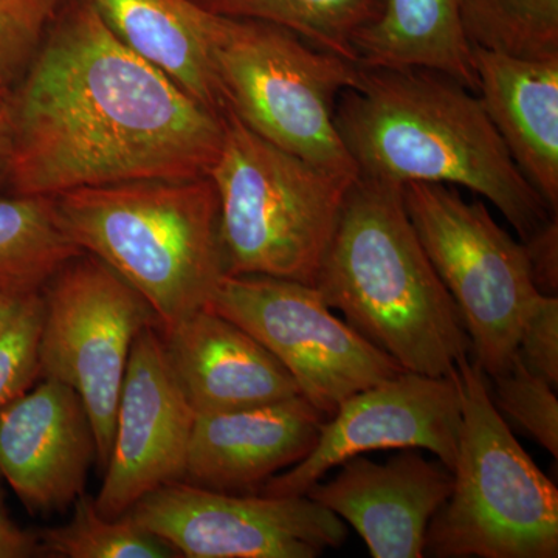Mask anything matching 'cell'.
Wrapping results in <instances>:
<instances>
[{
    "label": "cell",
    "instance_id": "9a60e30c",
    "mask_svg": "<svg viewBox=\"0 0 558 558\" xmlns=\"http://www.w3.org/2000/svg\"><path fill=\"white\" fill-rule=\"evenodd\" d=\"M322 480L307 497L357 531L374 558H421L433 517L449 498L453 472L416 449L400 450L385 464L357 454Z\"/></svg>",
    "mask_w": 558,
    "mask_h": 558
},
{
    "label": "cell",
    "instance_id": "7c38bea8",
    "mask_svg": "<svg viewBox=\"0 0 558 558\" xmlns=\"http://www.w3.org/2000/svg\"><path fill=\"white\" fill-rule=\"evenodd\" d=\"M461 422L458 369L439 377L403 371L344 400L323 424L314 450L267 481L259 494L306 495L329 470L376 450H428L453 472Z\"/></svg>",
    "mask_w": 558,
    "mask_h": 558
},
{
    "label": "cell",
    "instance_id": "f546056e",
    "mask_svg": "<svg viewBox=\"0 0 558 558\" xmlns=\"http://www.w3.org/2000/svg\"><path fill=\"white\" fill-rule=\"evenodd\" d=\"M46 557L38 532L22 529L11 520L5 492L0 486V558Z\"/></svg>",
    "mask_w": 558,
    "mask_h": 558
},
{
    "label": "cell",
    "instance_id": "7a4b0ae2",
    "mask_svg": "<svg viewBox=\"0 0 558 558\" xmlns=\"http://www.w3.org/2000/svg\"><path fill=\"white\" fill-rule=\"evenodd\" d=\"M336 128L359 175L470 190L520 241L557 215L510 157L478 94L436 70L362 64L337 101Z\"/></svg>",
    "mask_w": 558,
    "mask_h": 558
},
{
    "label": "cell",
    "instance_id": "d6986e66",
    "mask_svg": "<svg viewBox=\"0 0 558 558\" xmlns=\"http://www.w3.org/2000/svg\"><path fill=\"white\" fill-rule=\"evenodd\" d=\"M142 60L215 112H226L211 60L213 13L196 0H87Z\"/></svg>",
    "mask_w": 558,
    "mask_h": 558
},
{
    "label": "cell",
    "instance_id": "5bb4252c",
    "mask_svg": "<svg viewBox=\"0 0 558 558\" xmlns=\"http://www.w3.org/2000/svg\"><path fill=\"white\" fill-rule=\"evenodd\" d=\"M39 380L0 409V475L36 517L72 508L97 461L78 392L60 380Z\"/></svg>",
    "mask_w": 558,
    "mask_h": 558
},
{
    "label": "cell",
    "instance_id": "1f68e13d",
    "mask_svg": "<svg viewBox=\"0 0 558 558\" xmlns=\"http://www.w3.org/2000/svg\"><path fill=\"white\" fill-rule=\"evenodd\" d=\"M27 295V293H25ZM25 295H14V293H0V329L10 322L14 312L20 307L22 299Z\"/></svg>",
    "mask_w": 558,
    "mask_h": 558
},
{
    "label": "cell",
    "instance_id": "277c9868",
    "mask_svg": "<svg viewBox=\"0 0 558 558\" xmlns=\"http://www.w3.org/2000/svg\"><path fill=\"white\" fill-rule=\"evenodd\" d=\"M54 199L70 238L148 301L159 329L208 307L227 275L208 175L135 180Z\"/></svg>",
    "mask_w": 558,
    "mask_h": 558
},
{
    "label": "cell",
    "instance_id": "7402d4cb",
    "mask_svg": "<svg viewBox=\"0 0 558 558\" xmlns=\"http://www.w3.org/2000/svg\"><path fill=\"white\" fill-rule=\"evenodd\" d=\"M211 13L279 25L319 50L359 62L355 40L376 24L385 0H196Z\"/></svg>",
    "mask_w": 558,
    "mask_h": 558
},
{
    "label": "cell",
    "instance_id": "4fadbf2b",
    "mask_svg": "<svg viewBox=\"0 0 558 558\" xmlns=\"http://www.w3.org/2000/svg\"><path fill=\"white\" fill-rule=\"evenodd\" d=\"M196 413L168 360L159 326L132 344L100 492L101 515L119 519L150 492L185 478Z\"/></svg>",
    "mask_w": 558,
    "mask_h": 558
},
{
    "label": "cell",
    "instance_id": "44dd1931",
    "mask_svg": "<svg viewBox=\"0 0 558 558\" xmlns=\"http://www.w3.org/2000/svg\"><path fill=\"white\" fill-rule=\"evenodd\" d=\"M83 253L65 230L53 196L0 197V293L40 292Z\"/></svg>",
    "mask_w": 558,
    "mask_h": 558
},
{
    "label": "cell",
    "instance_id": "9c48e42d",
    "mask_svg": "<svg viewBox=\"0 0 558 558\" xmlns=\"http://www.w3.org/2000/svg\"><path fill=\"white\" fill-rule=\"evenodd\" d=\"M40 296L39 379L60 380L78 392L94 427L97 464L105 470L132 344L159 319L137 290L89 253L61 267Z\"/></svg>",
    "mask_w": 558,
    "mask_h": 558
},
{
    "label": "cell",
    "instance_id": "52a82bcc",
    "mask_svg": "<svg viewBox=\"0 0 558 558\" xmlns=\"http://www.w3.org/2000/svg\"><path fill=\"white\" fill-rule=\"evenodd\" d=\"M209 44L226 110L278 148L357 178L337 132L336 108L357 84L360 62L319 50L279 25L215 13Z\"/></svg>",
    "mask_w": 558,
    "mask_h": 558
},
{
    "label": "cell",
    "instance_id": "484cf974",
    "mask_svg": "<svg viewBox=\"0 0 558 558\" xmlns=\"http://www.w3.org/2000/svg\"><path fill=\"white\" fill-rule=\"evenodd\" d=\"M43 311L40 292L27 293L10 322L0 329V409L39 380Z\"/></svg>",
    "mask_w": 558,
    "mask_h": 558
},
{
    "label": "cell",
    "instance_id": "3957f363",
    "mask_svg": "<svg viewBox=\"0 0 558 558\" xmlns=\"http://www.w3.org/2000/svg\"><path fill=\"white\" fill-rule=\"evenodd\" d=\"M314 288L405 371L449 376L472 352L461 312L418 240L400 183L365 175L352 182Z\"/></svg>",
    "mask_w": 558,
    "mask_h": 558
},
{
    "label": "cell",
    "instance_id": "4316f807",
    "mask_svg": "<svg viewBox=\"0 0 558 558\" xmlns=\"http://www.w3.org/2000/svg\"><path fill=\"white\" fill-rule=\"evenodd\" d=\"M62 0H0V78L11 83L38 53Z\"/></svg>",
    "mask_w": 558,
    "mask_h": 558
},
{
    "label": "cell",
    "instance_id": "4dcf8cb0",
    "mask_svg": "<svg viewBox=\"0 0 558 558\" xmlns=\"http://www.w3.org/2000/svg\"><path fill=\"white\" fill-rule=\"evenodd\" d=\"M11 156V130L10 123L0 121V183L9 180V167Z\"/></svg>",
    "mask_w": 558,
    "mask_h": 558
},
{
    "label": "cell",
    "instance_id": "f1b7e54d",
    "mask_svg": "<svg viewBox=\"0 0 558 558\" xmlns=\"http://www.w3.org/2000/svg\"><path fill=\"white\" fill-rule=\"evenodd\" d=\"M520 242L535 289L545 295H558V216H550Z\"/></svg>",
    "mask_w": 558,
    "mask_h": 558
},
{
    "label": "cell",
    "instance_id": "cb8c5ba5",
    "mask_svg": "<svg viewBox=\"0 0 558 558\" xmlns=\"http://www.w3.org/2000/svg\"><path fill=\"white\" fill-rule=\"evenodd\" d=\"M72 519L38 531L46 557L57 558H171L174 550L135 523L131 513L119 519L101 515L84 492L73 502Z\"/></svg>",
    "mask_w": 558,
    "mask_h": 558
},
{
    "label": "cell",
    "instance_id": "6da1fadb",
    "mask_svg": "<svg viewBox=\"0 0 558 558\" xmlns=\"http://www.w3.org/2000/svg\"><path fill=\"white\" fill-rule=\"evenodd\" d=\"M9 182L22 196L208 175L226 134L128 49L87 0L64 11L13 94Z\"/></svg>",
    "mask_w": 558,
    "mask_h": 558
},
{
    "label": "cell",
    "instance_id": "2e32d148",
    "mask_svg": "<svg viewBox=\"0 0 558 558\" xmlns=\"http://www.w3.org/2000/svg\"><path fill=\"white\" fill-rule=\"evenodd\" d=\"M326 421L301 395L250 409L196 414L183 481L227 494H259L267 481L314 450Z\"/></svg>",
    "mask_w": 558,
    "mask_h": 558
},
{
    "label": "cell",
    "instance_id": "e0dca14e",
    "mask_svg": "<svg viewBox=\"0 0 558 558\" xmlns=\"http://www.w3.org/2000/svg\"><path fill=\"white\" fill-rule=\"evenodd\" d=\"M159 330L196 414L250 409L300 395L299 385L269 349L209 307Z\"/></svg>",
    "mask_w": 558,
    "mask_h": 558
},
{
    "label": "cell",
    "instance_id": "ffe728a7",
    "mask_svg": "<svg viewBox=\"0 0 558 558\" xmlns=\"http://www.w3.org/2000/svg\"><path fill=\"white\" fill-rule=\"evenodd\" d=\"M355 50L360 64L432 69L478 90L458 0H385L379 21L360 33Z\"/></svg>",
    "mask_w": 558,
    "mask_h": 558
},
{
    "label": "cell",
    "instance_id": "8fae6325",
    "mask_svg": "<svg viewBox=\"0 0 558 558\" xmlns=\"http://www.w3.org/2000/svg\"><path fill=\"white\" fill-rule=\"evenodd\" d=\"M130 513L186 558H315L348 535L344 521L307 495L227 494L186 481L150 492Z\"/></svg>",
    "mask_w": 558,
    "mask_h": 558
},
{
    "label": "cell",
    "instance_id": "5b68a950",
    "mask_svg": "<svg viewBox=\"0 0 558 558\" xmlns=\"http://www.w3.org/2000/svg\"><path fill=\"white\" fill-rule=\"evenodd\" d=\"M222 148L208 172L218 193L227 275L314 286L352 182L278 148L223 112Z\"/></svg>",
    "mask_w": 558,
    "mask_h": 558
},
{
    "label": "cell",
    "instance_id": "83f0119b",
    "mask_svg": "<svg viewBox=\"0 0 558 558\" xmlns=\"http://www.w3.org/2000/svg\"><path fill=\"white\" fill-rule=\"evenodd\" d=\"M517 359L535 376L558 385V295L538 293L521 323Z\"/></svg>",
    "mask_w": 558,
    "mask_h": 558
},
{
    "label": "cell",
    "instance_id": "30bf717a",
    "mask_svg": "<svg viewBox=\"0 0 558 558\" xmlns=\"http://www.w3.org/2000/svg\"><path fill=\"white\" fill-rule=\"evenodd\" d=\"M209 310L269 349L326 417L363 389L403 373L391 355L341 322L314 286L266 275H226Z\"/></svg>",
    "mask_w": 558,
    "mask_h": 558
},
{
    "label": "cell",
    "instance_id": "ac0fdd59",
    "mask_svg": "<svg viewBox=\"0 0 558 558\" xmlns=\"http://www.w3.org/2000/svg\"><path fill=\"white\" fill-rule=\"evenodd\" d=\"M480 100L527 182L558 211V60L472 47Z\"/></svg>",
    "mask_w": 558,
    "mask_h": 558
},
{
    "label": "cell",
    "instance_id": "ba28073f",
    "mask_svg": "<svg viewBox=\"0 0 558 558\" xmlns=\"http://www.w3.org/2000/svg\"><path fill=\"white\" fill-rule=\"evenodd\" d=\"M403 204L436 274L461 312L473 362L488 379L512 365L521 323L538 295L523 244L457 186L407 183Z\"/></svg>",
    "mask_w": 558,
    "mask_h": 558
},
{
    "label": "cell",
    "instance_id": "8992f818",
    "mask_svg": "<svg viewBox=\"0 0 558 558\" xmlns=\"http://www.w3.org/2000/svg\"><path fill=\"white\" fill-rule=\"evenodd\" d=\"M462 422L453 488L433 517L424 556L556 558L558 490L513 436L469 357L457 366Z\"/></svg>",
    "mask_w": 558,
    "mask_h": 558
},
{
    "label": "cell",
    "instance_id": "d6a6232c",
    "mask_svg": "<svg viewBox=\"0 0 558 558\" xmlns=\"http://www.w3.org/2000/svg\"><path fill=\"white\" fill-rule=\"evenodd\" d=\"M11 100L13 92L10 90V84L0 78V121L10 123Z\"/></svg>",
    "mask_w": 558,
    "mask_h": 558
},
{
    "label": "cell",
    "instance_id": "d4e9b609",
    "mask_svg": "<svg viewBox=\"0 0 558 558\" xmlns=\"http://www.w3.org/2000/svg\"><path fill=\"white\" fill-rule=\"evenodd\" d=\"M492 380V400L502 418L557 459V388L524 368L517 355L510 368Z\"/></svg>",
    "mask_w": 558,
    "mask_h": 558
},
{
    "label": "cell",
    "instance_id": "603a6c76",
    "mask_svg": "<svg viewBox=\"0 0 558 558\" xmlns=\"http://www.w3.org/2000/svg\"><path fill=\"white\" fill-rule=\"evenodd\" d=\"M472 47L529 61L558 60V0H458Z\"/></svg>",
    "mask_w": 558,
    "mask_h": 558
}]
</instances>
